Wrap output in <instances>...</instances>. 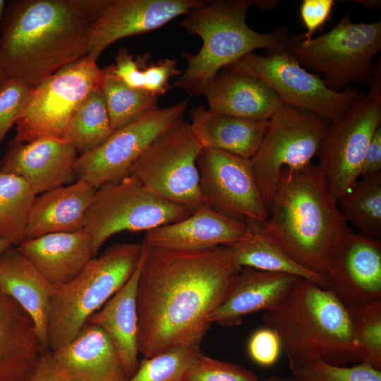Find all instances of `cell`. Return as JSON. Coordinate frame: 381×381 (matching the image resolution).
Returning a JSON list of instances; mask_svg holds the SVG:
<instances>
[{
    "mask_svg": "<svg viewBox=\"0 0 381 381\" xmlns=\"http://www.w3.org/2000/svg\"><path fill=\"white\" fill-rule=\"evenodd\" d=\"M97 188L77 179L37 195L26 229L25 239L84 229L85 217Z\"/></svg>",
    "mask_w": 381,
    "mask_h": 381,
    "instance_id": "obj_26",
    "label": "cell"
},
{
    "mask_svg": "<svg viewBox=\"0 0 381 381\" xmlns=\"http://www.w3.org/2000/svg\"><path fill=\"white\" fill-rule=\"evenodd\" d=\"M277 334L294 373L313 361L346 366L361 362L345 306L327 289L298 277L286 298L263 315Z\"/></svg>",
    "mask_w": 381,
    "mask_h": 381,
    "instance_id": "obj_3",
    "label": "cell"
},
{
    "mask_svg": "<svg viewBox=\"0 0 381 381\" xmlns=\"http://www.w3.org/2000/svg\"><path fill=\"white\" fill-rule=\"evenodd\" d=\"M334 0H303L300 8L301 20L306 29L302 35L306 38H311L313 35L328 20L333 7Z\"/></svg>",
    "mask_w": 381,
    "mask_h": 381,
    "instance_id": "obj_42",
    "label": "cell"
},
{
    "mask_svg": "<svg viewBox=\"0 0 381 381\" xmlns=\"http://www.w3.org/2000/svg\"><path fill=\"white\" fill-rule=\"evenodd\" d=\"M190 129L202 148L223 150L250 159L258 150L268 121H252L218 114L198 106L190 109Z\"/></svg>",
    "mask_w": 381,
    "mask_h": 381,
    "instance_id": "obj_28",
    "label": "cell"
},
{
    "mask_svg": "<svg viewBox=\"0 0 381 381\" xmlns=\"http://www.w3.org/2000/svg\"><path fill=\"white\" fill-rule=\"evenodd\" d=\"M13 246L8 243L6 241H4L2 240H0V253L5 250L6 249L8 248L9 247Z\"/></svg>",
    "mask_w": 381,
    "mask_h": 381,
    "instance_id": "obj_48",
    "label": "cell"
},
{
    "mask_svg": "<svg viewBox=\"0 0 381 381\" xmlns=\"http://www.w3.org/2000/svg\"><path fill=\"white\" fill-rule=\"evenodd\" d=\"M286 49L303 67L322 74L329 88L341 91L351 83L371 80L372 61L381 49V22L353 23L346 13L319 37L291 36Z\"/></svg>",
    "mask_w": 381,
    "mask_h": 381,
    "instance_id": "obj_7",
    "label": "cell"
},
{
    "mask_svg": "<svg viewBox=\"0 0 381 381\" xmlns=\"http://www.w3.org/2000/svg\"><path fill=\"white\" fill-rule=\"evenodd\" d=\"M292 375L301 381H381V370L365 362L351 366H337L320 361H313Z\"/></svg>",
    "mask_w": 381,
    "mask_h": 381,
    "instance_id": "obj_36",
    "label": "cell"
},
{
    "mask_svg": "<svg viewBox=\"0 0 381 381\" xmlns=\"http://www.w3.org/2000/svg\"><path fill=\"white\" fill-rule=\"evenodd\" d=\"M281 349L277 334L267 327L254 332L248 343V352L251 359L265 367L273 365L278 360Z\"/></svg>",
    "mask_w": 381,
    "mask_h": 381,
    "instance_id": "obj_39",
    "label": "cell"
},
{
    "mask_svg": "<svg viewBox=\"0 0 381 381\" xmlns=\"http://www.w3.org/2000/svg\"><path fill=\"white\" fill-rule=\"evenodd\" d=\"M43 352L30 315L0 289V381H25Z\"/></svg>",
    "mask_w": 381,
    "mask_h": 381,
    "instance_id": "obj_24",
    "label": "cell"
},
{
    "mask_svg": "<svg viewBox=\"0 0 381 381\" xmlns=\"http://www.w3.org/2000/svg\"><path fill=\"white\" fill-rule=\"evenodd\" d=\"M36 197L22 179L0 171V240L13 246L25 240Z\"/></svg>",
    "mask_w": 381,
    "mask_h": 381,
    "instance_id": "obj_31",
    "label": "cell"
},
{
    "mask_svg": "<svg viewBox=\"0 0 381 381\" xmlns=\"http://www.w3.org/2000/svg\"><path fill=\"white\" fill-rule=\"evenodd\" d=\"M265 227L295 262L325 277V259L349 227L318 165L281 171Z\"/></svg>",
    "mask_w": 381,
    "mask_h": 381,
    "instance_id": "obj_4",
    "label": "cell"
},
{
    "mask_svg": "<svg viewBox=\"0 0 381 381\" xmlns=\"http://www.w3.org/2000/svg\"><path fill=\"white\" fill-rule=\"evenodd\" d=\"M353 1L359 3L368 8L373 10H379L381 8L380 0H356Z\"/></svg>",
    "mask_w": 381,
    "mask_h": 381,
    "instance_id": "obj_45",
    "label": "cell"
},
{
    "mask_svg": "<svg viewBox=\"0 0 381 381\" xmlns=\"http://www.w3.org/2000/svg\"><path fill=\"white\" fill-rule=\"evenodd\" d=\"M25 381H66L56 369L51 351H44Z\"/></svg>",
    "mask_w": 381,
    "mask_h": 381,
    "instance_id": "obj_44",
    "label": "cell"
},
{
    "mask_svg": "<svg viewBox=\"0 0 381 381\" xmlns=\"http://www.w3.org/2000/svg\"><path fill=\"white\" fill-rule=\"evenodd\" d=\"M202 353L200 346H186L143 358L128 381H186Z\"/></svg>",
    "mask_w": 381,
    "mask_h": 381,
    "instance_id": "obj_34",
    "label": "cell"
},
{
    "mask_svg": "<svg viewBox=\"0 0 381 381\" xmlns=\"http://www.w3.org/2000/svg\"><path fill=\"white\" fill-rule=\"evenodd\" d=\"M329 123L313 113L286 104L272 115L258 150L250 159L267 207L274 197L282 169L311 164Z\"/></svg>",
    "mask_w": 381,
    "mask_h": 381,
    "instance_id": "obj_10",
    "label": "cell"
},
{
    "mask_svg": "<svg viewBox=\"0 0 381 381\" xmlns=\"http://www.w3.org/2000/svg\"><path fill=\"white\" fill-rule=\"evenodd\" d=\"M251 6L254 0L212 1L186 15L179 25L198 36L202 47L196 54H182L187 67L171 87L205 96L217 74L243 56L259 49L286 48L291 38L286 28L260 33L248 25L246 18Z\"/></svg>",
    "mask_w": 381,
    "mask_h": 381,
    "instance_id": "obj_5",
    "label": "cell"
},
{
    "mask_svg": "<svg viewBox=\"0 0 381 381\" xmlns=\"http://www.w3.org/2000/svg\"><path fill=\"white\" fill-rule=\"evenodd\" d=\"M147 54L135 60L133 55L126 48L118 51L113 65L115 75L128 86L143 89V68L147 64Z\"/></svg>",
    "mask_w": 381,
    "mask_h": 381,
    "instance_id": "obj_41",
    "label": "cell"
},
{
    "mask_svg": "<svg viewBox=\"0 0 381 381\" xmlns=\"http://www.w3.org/2000/svg\"><path fill=\"white\" fill-rule=\"evenodd\" d=\"M346 223L361 234L378 238L381 235V173L361 176L337 200Z\"/></svg>",
    "mask_w": 381,
    "mask_h": 381,
    "instance_id": "obj_30",
    "label": "cell"
},
{
    "mask_svg": "<svg viewBox=\"0 0 381 381\" xmlns=\"http://www.w3.org/2000/svg\"><path fill=\"white\" fill-rule=\"evenodd\" d=\"M197 165L205 205L244 222H266L268 209L250 159L220 150L202 148Z\"/></svg>",
    "mask_w": 381,
    "mask_h": 381,
    "instance_id": "obj_15",
    "label": "cell"
},
{
    "mask_svg": "<svg viewBox=\"0 0 381 381\" xmlns=\"http://www.w3.org/2000/svg\"><path fill=\"white\" fill-rule=\"evenodd\" d=\"M142 245L139 353L150 358L180 346H200L242 268L231 248L182 250Z\"/></svg>",
    "mask_w": 381,
    "mask_h": 381,
    "instance_id": "obj_1",
    "label": "cell"
},
{
    "mask_svg": "<svg viewBox=\"0 0 381 381\" xmlns=\"http://www.w3.org/2000/svg\"><path fill=\"white\" fill-rule=\"evenodd\" d=\"M297 278L242 267L227 299L214 314L212 323L233 327L240 325L248 314L277 308L291 292Z\"/></svg>",
    "mask_w": 381,
    "mask_h": 381,
    "instance_id": "obj_23",
    "label": "cell"
},
{
    "mask_svg": "<svg viewBox=\"0 0 381 381\" xmlns=\"http://www.w3.org/2000/svg\"><path fill=\"white\" fill-rule=\"evenodd\" d=\"M16 247L56 287L71 282L95 257L84 229L25 239Z\"/></svg>",
    "mask_w": 381,
    "mask_h": 381,
    "instance_id": "obj_21",
    "label": "cell"
},
{
    "mask_svg": "<svg viewBox=\"0 0 381 381\" xmlns=\"http://www.w3.org/2000/svg\"><path fill=\"white\" fill-rule=\"evenodd\" d=\"M110 0H15L0 24V66L35 87L87 54L91 25Z\"/></svg>",
    "mask_w": 381,
    "mask_h": 381,
    "instance_id": "obj_2",
    "label": "cell"
},
{
    "mask_svg": "<svg viewBox=\"0 0 381 381\" xmlns=\"http://www.w3.org/2000/svg\"><path fill=\"white\" fill-rule=\"evenodd\" d=\"M102 75L97 61L86 55L42 80L32 87L13 139L19 143L43 137L65 140L73 111L91 92L99 89Z\"/></svg>",
    "mask_w": 381,
    "mask_h": 381,
    "instance_id": "obj_11",
    "label": "cell"
},
{
    "mask_svg": "<svg viewBox=\"0 0 381 381\" xmlns=\"http://www.w3.org/2000/svg\"><path fill=\"white\" fill-rule=\"evenodd\" d=\"M201 149L190 124L182 121L151 145L130 175L159 196L195 210L205 205L197 165Z\"/></svg>",
    "mask_w": 381,
    "mask_h": 381,
    "instance_id": "obj_14",
    "label": "cell"
},
{
    "mask_svg": "<svg viewBox=\"0 0 381 381\" xmlns=\"http://www.w3.org/2000/svg\"><path fill=\"white\" fill-rule=\"evenodd\" d=\"M297 380V381H301V380Z\"/></svg>",
    "mask_w": 381,
    "mask_h": 381,
    "instance_id": "obj_50",
    "label": "cell"
},
{
    "mask_svg": "<svg viewBox=\"0 0 381 381\" xmlns=\"http://www.w3.org/2000/svg\"><path fill=\"white\" fill-rule=\"evenodd\" d=\"M329 289L347 310L381 301V242L347 229L325 259Z\"/></svg>",
    "mask_w": 381,
    "mask_h": 381,
    "instance_id": "obj_16",
    "label": "cell"
},
{
    "mask_svg": "<svg viewBox=\"0 0 381 381\" xmlns=\"http://www.w3.org/2000/svg\"><path fill=\"white\" fill-rule=\"evenodd\" d=\"M381 173V126L374 133L365 151L361 176Z\"/></svg>",
    "mask_w": 381,
    "mask_h": 381,
    "instance_id": "obj_43",
    "label": "cell"
},
{
    "mask_svg": "<svg viewBox=\"0 0 381 381\" xmlns=\"http://www.w3.org/2000/svg\"><path fill=\"white\" fill-rule=\"evenodd\" d=\"M114 132L99 89L91 92L73 111L65 140L80 155L102 144Z\"/></svg>",
    "mask_w": 381,
    "mask_h": 381,
    "instance_id": "obj_32",
    "label": "cell"
},
{
    "mask_svg": "<svg viewBox=\"0 0 381 381\" xmlns=\"http://www.w3.org/2000/svg\"><path fill=\"white\" fill-rule=\"evenodd\" d=\"M347 310L361 362L381 370V301Z\"/></svg>",
    "mask_w": 381,
    "mask_h": 381,
    "instance_id": "obj_35",
    "label": "cell"
},
{
    "mask_svg": "<svg viewBox=\"0 0 381 381\" xmlns=\"http://www.w3.org/2000/svg\"><path fill=\"white\" fill-rule=\"evenodd\" d=\"M245 222L246 236L229 246L241 267L289 274L312 281L327 289L325 277L308 270L291 258L268 234L265 222L255 220Z\"/></svg>",
    "mask_w": 381,
    "mask_h": 381,
    "instance_id": "obj_29",
    "label": "cell"
},
{
    "mask_svg": "<svg viewBox=\"0 0 381 381\" xmlns=\"http://www.w3.org/2000/svg\"><path fill=\"white\" fill-rule=\"evenodd\" d=\"M223 69L257 78L267 84L284 104L330 122L341 118L360 92L353 87L341 91L329 88L323 78L305 69L286 48L267 50L265 55L251 52Z\"/></svg>",
    "mask_w": 381,
    "mask_h": 381,
    "instance_id": "obj_9",
    "label": "cell"
},
{
    "mask_svg": "<svg viewBox=\"0 0 381 381\" xmlns=\"http://www.w3.org/2000/svg\"><path fill=\"white\" fill-rule=\"evenodd\" d=\"M195 210L167 200L132 176L97 189L85 217L96 256L102 245L121 231H148L187 217Z\"/></svg>",
    "mask_w": 381,
    "mask_h": 381,
    "instance_id": "obj_8",
    "label": "cell"
},
{
    "mask_svg": "<svg viewBox=\"0 0 381 381\" xmlns=\"http://www.w3.org/2000/svg\"><path fill=\"white\" fill-rule=\"evenodd\" d=\"M0 289L30 315L43 350L49 351L47 320L50 301L56 287L16 246L0 253Z\"/></svg>",
    "mask_w": 381,
    "mask_h": 381,
    "instance_id": "obj_22",
    "label": "cell"
},
{
    "mask_svg": "<svg viewBox=\"0 0 381 381\" xmlns=\"http://www.w3.org/2000/svg\"><path fill=\"white\" fill-rule=\"evenodd\" d=\"M205 4L201 0H110L91 25L87 55L97 61L115 42L157 30Z\"/></svg>",
    "mask_w": 381,
    "mask_h": 381,
    "instance_id": "obj_17",
    "label": "cell"
},
{
    "mask_svg": "<svg viewBox=\"0 0 381 381\" xmlns=\"http://www.w3.org/2000/svg\"><path fill=\"white\" fill-rule=\"evenodd\" d=\"M142 252V243H115L93 258L68 283L52 296L47 328L49 349L71 341L87 319L129 279Z\"/></svg>",
    "mask_w": 381,
    "mask_h": 381,
    "instance_id": "obj_6",
    "label": "cell"
},
{
    "mask_svg": "<svg viewBox=\"0 0 381 381\" xmlns=\"http://www.w3.org/2000/svg\"><path fill=\"white\" fill-rule=\"evenodd\" d=\"M381 126V85L359 92L347 111L330 122L320 143L318 165L332 198L337 200L361 177L368 144Z\"/></svg>",
    "mask_w": 381,
    "mask_h": 381,
    "instance_id": "obj_12",
    "label": "cell"
},
{
    "mask_svg": "<svg viewBox=\"0 0 381 381\" xmlns=\"http://www.w3.org/2000/svg\"><path fill=\"white\" fill-rule=\"evenodd\" d=\"M251 371L232 363L216 360L202 353L186 381H258Z\"/></svg>",
    "mask_w": 381,
    "mask_h": 381,
    "instance_id": "obj_38",
    "label": "cell"
},
{
    "mask_svg": "<svg viewBox=\"0 0 381 381\" xmlns=\"http://www.w3.org/2000/svg\"><path fill=\"white\" fill-rule=\"evenodd\" d=\"M246 231V222L204 205L186 218L146 231L143 243L152 248L198 250L229 246Z\"/></svg>",
    "mask_w": 381,
    "mask_h": 381,
    "instance_id": "obj_19",
    "label": "cell"
},
{
    "mask_svg": "<svg viewBox=\"0 0 381 381\" xmlns=\"http://www.w3.org/2000/svg\"><path fill=\"white\" fill-rule=\"evenodd\" d=\"M5 8H6V1L4 0H0V24L3 18Z\"/></svg>",
    "mask_w": 381,
    "mask_h": 381,
    "instance_id": "obj_47",
    "label": "cell"
},
{
    "mask_svg": "<svg viewBox=\"0 0 381 381\" xmlns=\"http://www.w3.org/2000/svg\"><path fill=\"white\" fill-rule=\"evenodd\" d=\"M143 248V245H142ZM143 262L126 284L87 322L103 329L115 346L128 379L137 371L138 359L137 289Z\"/></svg>",
    "mask_w": 381,
    "mask_h": 381,
    "instance_id": "obj_27",
    "label": "cell"
},
{
    "mask_svg": "<svg viewBox=\"0 0 381 381\" xmlns=\"http://www.w3.org/2000/svg\"><path fill=\"white\" fill-rule=\"evenodd\" d=\"M66 381H128L118 352L99 326L87 322L76 336L51 351Z\"/></svg>",
    "mask_w": 381,
    "mask_h": 381,
    "instance_id": "obj_20",
    "label": "cell"
},
{
    "mask_svg": "<svg viewBox=\"0 0 381 381\" xmlns=\"http://www.w3.org/2000/svg\"><path fill=\"white\" fill-rule=\"evenodd\" d=\"M7 77L8 75H6L5 71L0 66V85L5 80Z\"/></svg>",
    "mask_w": 381,
    "mask_h": 381,
    "instance_id": "obj_49",
    "label": "cell"
},
{
    "mask_svg": "<svg viewBox=\"0 0 381 381\" xmlns=\"http://www.w3.org/2000/svg\"><path fill=\"white\" fill-rule=\"evenodd\" d=\"M188 100L165 108L158 107L114 131L95 150L78 157L76 179L97 189L131 174L136 162L164 133L183 121Z\"/></svg>",
    "mask_w": 381,
    "mask_h": 381,
    "instance_id": "obj_13",
    "label": "cell"
},
{
    "mask_svg": "<svg viewBox=\"0 0 381 381\" xmlns=\"http://www.w3.org/2000/svg\"><path fill=\"white\" fill-rule=\"evenodd\" d=\"M175 59H162L155 63L146 64L143 68V90L159 97L171 88L169 80L181 74Z\"/></svg>",
    "mask_w": 381,
    "mask_h": 381,
    "instance_id": "obj_40",
    "label": "cell"
},
{
    "mask_svg": "<svg viewBox=\"0 0 381 381\" xmlns=\"http://www.w3.org/2000/svg\"><path fill=\"white\" fill-rule=\"evenodd\" d=\"M258 381H297L296 379L294 377H282L279 376H272L270 377L267 379L263 380H258Z\"/></svg>",
    "mask_w": 381,
    "mask_h": 381,
    "instance_id": "obj_46",
    "label": "cell"
},
{
    "mask_svg": "<svg viewBox=\"0 0 381 381\" xmlns=\"http://www.w3.org/2000/svg\"><path fill=\"white\" fill-rule=\"evenodd\" d=\"M205 96L210 110L252 121H269L284 104L261 80L224 69L217 74Z\"/></svg>",
    "mask_w": 381,
    "mask_h": 381,
    "instance_id": "obj_25",
    "label": "cell"
},
{
    "mask_svg": "<svg viewBox=\"0 0 381 381\" xmlns=\"http://www.w3.org/2000/svg\"><path fill=\"white\" fill-rule=\"evenodd\" d=\"M32 87L13 77H7L0 85V145L22 116Z\"/></svg>",
    "mask_w": 381,
    "mask_h": 381,
    "instance_id": "obj_37",
    "label": "cell"
},
{
    "mask_svg": "<svg viewBox=\"0 0 381 381\" xmlns=\"http://www.w3.org/2000/svg\"><path fill=\"white\" fill-rule=\"evenodd\" d=\"M76 150L66 140L43 137L29 143L10 141L0 171L22 179L37 195L75 178Z\"/></svg>",
    "mask_w": 381,
    "mask_h": 381,
    "instance_id": "obj_18",
    "label": "cell"
},
{
    "mask_svg": "<svg viewBox=\"0 0 381 381\" xmlns=\"http://www.w3.org/2000/svg\"><path fill=\"white\" fill-rule=\"evenodd\" d=\"M102 70L99 90L114 131L157 107L159 97L128 86L115 75L112 64Z\"/></svg>",
    "mask_w": 381,
    "mask_h": 381,
    "instance_id": "obj_33",
    "label": "cell"
}]
</instances>
